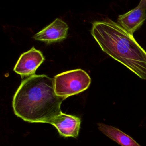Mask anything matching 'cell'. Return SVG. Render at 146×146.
Segmentation results:
<instances>
[{
  "label": "cell",
  "instance_id": "cell-9",
  "mask_svg": "<svg viewBox=\"0 0 146 146\" xmlns=\"http://www.w3.org/2000/svg\"><path fill=\"white\" fill-rule=\"evenodd\" d=\"M138 6L146 10V0H140Z\"/></svg>",
  "mask_w": 146,
  "mask_h": 146
},
{
  "label": "cell",
  "instance_id": "cell-4",
  "mask_svg": "<svg viewBox=\"0 0 146 146\" xmlns=\"http://www.w3.org/2000/svg\"><path fill=\"white\" fill-rule=\"evenodd\" d=\"M44 60V57L42 53L33 47L20 56L14 71L22 77L34 75L36 69Z\"/></svg>",
  "mask_w": 146,
  "mask_h": 146
},
{
  "label": "cell",
  "instance_id": "cell-1",
  "mask_svg": "<svg viewBox=\"0 0 146 146\" xmlns=\"http://www.w3.org/2000/svg\"><path fill=\"white\" fill-rule=\"evenodd\" d=\"M64 100L55 92L54 79L33 75L22 80L14 95L12 106L15 115L25 121L48 123L62 112Z\"/></svg>",
  "mask_w": 146,
  "mask_h": 146
},
{
  "label": "cell",
  "instance_id": "cell-5",
  "mask_svg": "<svg viewBox=\"0 0 146 146\" xmlns=\"http://www.w3.org/2000/svg\"><path fill=\"white\" fill-rule=\"evenodd\" d=\"M81 120L80 118L61 112L52 118L48 124H52L58 130L59 134L64 137L78 136Z\"/></svg>",
  "mask_w": 146,
  "mask_h": 146
},
{
  "label": "cell",
  "instance_id": "cell-7",
  "mask_svg": "<svg viewBox=\"0 0 146 146\" xmlns=\"http://www.w3.org/2000/svg\"><path fill=\"white\" fill-rule=\"evenodd\" d=\"M146 19V10L137 5L128 12L117 18V23L128 33L132 35L143 24Z\"/></svg>",
  "mask_w": 146,
  "mask_h": 146
},
{
  "label": "cell",
  "instance_id": "cell-8",
  "mask_svg": "<svg viewBox=\"0 0 146 146\" xmlns=\"http://www.w3.org/2000/svg\"><path fill=\"white\" fill-rule=\"evenodd\" d=\"M98 129L121 146H141L131 137L120 129L102 123H98Z\"/></svg>",
  "mask_w": 146,
  "mask_h": 146
},
{
  "label": "cell",
  "instance_id": "cell-2",
  "mask_svg": "<svg viewBox=\"0 0 146 146\" xmlns=\"http://www.w3.org/2000/svg\"><path fill=\"white\" fill-rule=\"evenodd\" d=\"M91 34L104 52L146 80V51L132 35L112 20L94 22Z\"/></svg>",
  "mask_w": 146,
  "mask_h": 146
},
{
  "label": "cell",
  "instance_id": "cell-3",
  "mask_svg": "<svg viewBox=\"0 0 146 146\" xmlns=\"http://www.w3.org/2000/svg\"><path fill=\"white\" fill-rule=\"evenodd\" d=\"M54 82L56 94L66 99L87 90L91 84V79L85 71L75 69L55 75Z\"/></svg>",
  "mask_w": 146,
  "mask_h": 146
},
{
  "label": "cell",
  "instance_id": "cell-6",
  "mask_svg": "<svg viewBox=\"0 0 146 146\" xmlns=\"http://www.w3.org/2000/svg\"><path fill=\"white\" fill-rule=\"evenodd\" d=\"M68 30L67 24L61 19L56 18L47 27L34 34L33 38L47 43L57 42L67 38Z\"/></svg>",
  "mask_w": 146,
  "mask_h": 146
}]
</instances>
